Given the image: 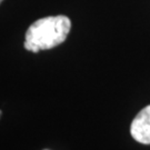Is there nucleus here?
Listing matches in <instances>:
<instances>
[{
  "label": "nucleus",
  "instance_id": "f257e3e1",
  "mask_svg": "<svg viewBox=\"0 0 150 150\" xmlns=\"http://www.w3.org/2000/svg\"><path fill=\"white\" fill-rule=\"evenodd\" d=\"M70 28L71 21L66 16L41 18L28 28L23 43L25 48L38 52L57 47L67 39Z\"/></svg>",
  "mask_w": 150,
  "mask_h": 150
},
{
  "label": "nucleus",
  "instance_id": "f03ea898",
  "mask_svg": "<svg viewBox=\"0 0 150 150\" xmlns=\"http://www.w3.org/2000/svg\"><path fill=\"white\" fill-rule=\"evenodd\" d=\"M130 134L136 141L150 145V105L144 108L132 120Z\"/></svg>",
  "mask_w": 150,
  "mask_h": 150
},
{
  "label": "nucleus",
  "instance_id": "7ed1b4c3",
  "mask_svg": "<svg viewBox=\"0 0 150 150\" xmlns=\"http://www.w3.org/2000/svg\"><path fill=\"white\" fill-rule=\"evenodd\" d=\"M0 115H1V110H0Z\"/></svg>",
  "mask_w": 150,
  "mask_h": 150
},
{
  "label": "nucleus",
  "instance_id": "20e7f679",
  "mask_svg": "<svg viewBox=\"0 0 150 150\" xmlns=\"http://www.w3.org/2000/svg\"><path fill=\"white\" fill-rule=\"evenodd\" d=\"M1 1H2V0H0V2H1Z\"/></svg>",
  "mask_w": 150,
  "mask_h": 150
}]
</instances>
